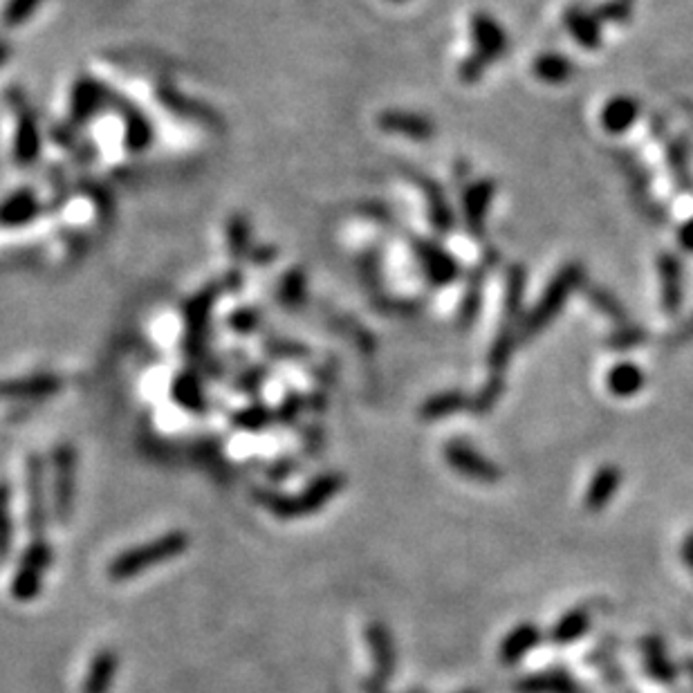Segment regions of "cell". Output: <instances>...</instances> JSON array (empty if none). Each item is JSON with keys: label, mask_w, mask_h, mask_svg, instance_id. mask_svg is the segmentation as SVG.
<instances>
[{"label": "cell", "mask_w": 693, "mask_h": 693, "mask_svg": "<svg viewBox=\"0 0 693 693\" xmlns=\"http://www.w3.org/2000/svg\"><path fill=\"white\" fill-rule=\"evenodd\" d=\"M189 548L187 532H169L164 537H157L137 548L122 552L119 557L108 566V577L113 581H128L144 575L146 570L162 563L171 561Z\"/></svg>", "instance_id": "1"}, {"label": "cell", "mask_w": 693, "mask_h": 693, "mask_svg": "<svg viewBox=\"0 0 693 693\" xmlns=\"http://www.w3.org/2000/svg\"><path fill=\"white\" fill-rule=\"evenodd\" d=\"M52 561H54L52 548L41 539H36L30 548L25 550L21 566H18V572L12 584V595L18 599V602H30V599L39 597L43 577L52 566Z\"/></svg>", "instance_id": "2"}, {"label": "cell", "mask_w": 693, "mask_h": 693, "mask_svg": "<svg viewBox=\"0 0 693 693\" xmlns=\"http://www.w3.org/2000/svg\"><path fill=\"white\" fill-rule=\"evenodd\" d=\"M52 494H54V514L59 523H68L72 516V503H75V483H77V456L70 445H61L54 451L52 465Z\"/></svg>", "instance_id": "3"}, {"label": "cell", "mask_w": 693, "mask_h": 693, "mask_svg": "<svg viewBox=\"0 0 693 693\" xmlns=\"http://www.w3.org/2000/svg\"><path fill=\"white\" fill-rule=\"evenodd\" d=\"M344 489V476L339 474H326L314 480V483L306 489V492L294 496V498H281V501H272L270 507L279 516H301L312 514L321 510L332 496L339 494Z\"/></svg>", "instance_id": "4"}, {"label": "cell", "mask_w": 693, "mask_h": 693, "mask_svg": "<svg viewBox=\"0 0 693 693\" xmlns=\"http://www.w3.org/2000/svg\"><path fill=\"white\" fill-rule=\"evenodd\" d=\"M445 460L456 474L474 480L478 485H496L503 478V471L492 460L467 445L462 440H454L445 445Z\"/></svg>", "instance_id": "5"}, {"label": "cell", "mask_w": 693, "mask_h": 693, "mask_svg": "<svg viewBox=\"0 0 693 693\" xmlns=\"http://www.w3.org/2000/svg\"><path fill=\"white\" fill-rule=\"evenodd\" d=\"M27 525L34 537H41L48 525V503H45V471L41 458H30L27 465Z\"/></svg>", "instance_id": "6"}, {"label": "cell", "mask_w": 693, "mask_h": 693, "mask_svg": "<svg viewBox=\"0 0 693 693\" xmlns=\"http://www.w3.org/2000/svg\"><path fill=\"white\" fill-rule=\"evenodd\" d=\"M619 485H622V469L617 465L599 467L584 492V510L593 514L606 510L619 492Z\"/></svg>", "instance_id": "7"}, {"label": "cell", "mask_w": 693, "mask_h": 693, "mask_svg": "<svg viewBox=\"0 0 693 693\" xmlns=\"http://www.w3.org/2000/svg\"><path fill=\"white\" fill-rule=\"evenodd\" d=\"M539 642H541V631L537 624L532 622L516 624L512 631L503 637L501 646H498V660L507 664V667H512V664L525 658L532 649H537Z\"/></svg>", "instance_id": "8"}, {"label": "cell", "mask_w": 693, "mask_h": 693, "mask_svg": "<svg viewBox=\"0 0 693 693\" xmlns=\"http://www.w3.org/2000/svg\"><path fill=\"white\" fill-rule=\"evenodd\" d=\"M366 642L368 649L373 653L377 682H386V678L395 671V646L391 642V633H388L386 626L380 622L368 624Z\"/></svg>", "instance_id": "9"}, {"label": "cell", "mask_w": 693, "mask_h": 693, "mask_svg": "<svg viewBox=\"0 0 693 693\" xmlns=\"http://www.w3.org/2000/svg\"><path fill=\"white\" fill-rule=\"evenodd\" d=\"M117 669H119V655L110 649L99 651L90 662L81 693H110V689H113L115 685Z\"/></svg>", "instance_id": "10"}, {"label": "cell", "mask_w": 693, "mask_h": 693, "mask_svg": "<svg viewBox=\"0 0 693 693\" xmlns=\"http://www.w3.org/2000/svg\"><path fill=\"white\" fill-rule=\"evenodd\" d=\"M519 693H581L577 682L563 671H545L532 673L516 682Z\"/></svg>", "instance_id": "11"}, {"label": "cell", "mask_w": 693, "mask_h": 693, "mask_svg": "<svg viewBox=\"0 0 693 693\" xmlns=\"http://www.w3.org/2000/svg\"><path fill=\"white\" fill-rule=\"evenodd\" d=\"M590 624H593V615L586 606L572 608L566 615L559 617V622L552 626L550 640L559 646H568L572 642H577L579 637H584L588 633Z\"/></svg>", "instance_id": "12"}, {"label": "cell", "mask_w": 693, "mask_h": 693, "mask_svg": "<svg viewBox=\"0 0 693 693\" xmlns=\"http://www.w3.org/2000/svg\"><path fill=\"white\" fill-rule=\"evenodd\" d=\"M642 655L644 667L653 680L662 682V685H671V682L676 680V669H673L671 660L667 658V651H664V642L660 637L651 635L642 640Z\"/></svg>", "instance_id": "13"}, {"label": "cell", "mask_w": 693, "mask_h": 693, "mask_svg": "<svg viewBox=\"0 0 693 693\" xmlns=\"http://www.w3.org/2000/svg\"><path fill=\"white\" fill-rule=\"evenodd\" d=\"M644 386V375L633 364H619L608 375V388L617 397H631Z\"/></svg>", "instance_id": "14"}, {"label": "cell", "mask_w": 693, "mask_h": 693, "mask_svg": "<svg viewBox=\"0 0 693 693\" xmlns=\"http://www.w3.org/2000/svg\"><path fill=\"white\" fill-rule=\"evenodd\" d=\"M474 32L480 41V48H483V52L480 54H485V57H496L498 50H503V45H505L503 30L492 21V18L478 16L476 23H474Z\"/></svg>", "instance_id": "15"}, {"label": "cell", "mask_w": 693, "mask_h": 693, "mask_svg": "<svg viewBox=\"0 0 693 693\" xmlns=\"http://www.w3.org/2000/svg\"><path fill=\"white\" fill-rule=\"evenodd\" d=\"M465 404L467 400L460 393H442V395L431 397V400L422 406V418L424 420L447 418V415L458 413Z\"/></svg>", "instance_id": "16"}, {"label": "cell", "mask_w": 693, "mask_h": 693, "mask_svg": "<svg viewBox=\"0 0 693 693\" xmlns=\"http://www.w3.org/2000/svg\"><path fill=\"white\" fill-rule=\"evenodd\" d=\"M635 104L628 99H617L611 106L606 108L604 113V126L611 128V131H624L626 126H631L635 117Z\"/></svg>", "instance_id": "17"}, {"label": "cell", "mask_w": 693, "mask_h": 693, "mask_svg": "<svg viewBox=\"0 0 693 693\" xmlns=\"http://www.w3.org/2000/svg\"><path fill=\"white\" fill-rule=\"evenodd\" d=\"M12 541V523H9V487L0 483V561H5Z\"/></svg>", "instance_id": "18"}, {"label": "cell", "mask_w": 693, "mask_h": 693, "mask_svg": "<svg viewBox=\"0 0 693 693\" xmlns=\"http://www.w3.org/2000/svg\"><path fill=\"white\" fill-rule=\"evenodd\" d=\"M537 72H539V77L548 79V81H561V79L568 77L570 68L561 57H543L537 63Z\"/></svg>", "instance_id": "19"}, {"label": "cell", "mask_w": 693, "mask_h": 693, "mask_svg": "<svg viewBox=\"0 0 693 693\" xmlns=\"http://www.w3.org/2000/svg\"><path fill=\"white\" fill-rule=\"evenodd\" d=\"M570 27L577 32V36H579V39L584 41V43H595V41H597V36H595V34H597V27H595L593 21H590L588 16L575 12V16L570 18Z\"/></svg>", "instance_id": "20"}, {"label": "cell", "mask_w": 693, "mask_h": 693, "mask_svg": "<svg viewBox=\"0 0 693 693\" xmlns=\"http://www.w3.org/2000/svg\"><path fill=\"white\" fill-rule=\"evenodd\" d=\"M52 388H54L52 380H32V382H25V384L7 386V391H9V395H36V391L48 393V391H52Z\"/></svg>", "instance_id": "21"}, {"label": "cell", "mask_w": 693, "mask_h": 693, "mask_svg": "<svg viewBox=\"0 0 693 693\" xmlns=\"http://www.w3.org/2000/svg\"><path fill=\"white\" fill-rule=\"evenodd\" d=\"M36 3H39V0H12V3L7 5V21L18 23Z\"/></svg>", "instance_id": "22"}, {"label": "cell", "mask_w": 693, "mask_h": 693, "mask_svg": "<svg viewBox=\"0 0 693 693\" xmlns=\"http://www.w3.org/2000/svg\"><path fill=\"white\" fill-rule=\"evenodd\" d=\"M680 554H682V561L687 563V568L693 572V530L687 534L685 541H682Z\"/></svg>", "instance_id": "23"}, {"label": "cell", "mask_w": 693, "mask_h": 693, "mask_svg": "<svg viewBox=\"0 0 693 693\" xmlns=\"http://www.w3.org/2000/svg\"><path fill=\"white\" fill-rule=\"evenodd\" d=\"M364 691L366 693H386V689L377 680H368L366 685H364Z\"/></svg>", "instance_id": "24"}, {"label": "cell", "mask_w": 693, "mask_h": 693, "mask_svg": "<svg viewBox=\"0 0 693 693\" xmlns=\"http://www.w3.org/2000/svg\"><path fill=\"white\" fill-rule=\"evenodd\" d=\"M687 671H689V676H691V680H693V658L687 660Z\"/></svg>", "instance_id": "25"}, {"label": "cell", "mask_w": 693, "mask_h": 693, "mask_svg": "<svg viewBox=\"0 0 693 693\" xmlns=\"http://www.w3.org/2000/svg\"><path fill=\"white\" fill-rule=\"evenodd\" d=\"M460 693H478V691H460Z\"/></svg>", "instance_id": "26"}]
</instances>
